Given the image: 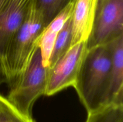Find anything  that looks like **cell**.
<instances>
[{
  "label": "cell",
  "instance_id": "6da1fadb",
  "mask_svg": "<svg viewBox=\"0 0 123 122\" xmlns=\"http://www.w3.org/2000/svg\"><path fill=\"white\" fill-rule=\"evenodd\" d=\"M111 65L107 44L88 49L74 87L88 113L107 105Z\"/></svg>",
  "mask_w": 123,
  "mask_h": 122
},
{
  "label": "cell",
  "instance_id": "7a4b0ae2",
  "mask_svg": "<svg viewBox=\"0 0 123 122\" xmlns=\"http://www.w3.org/2000/svg\"><path fill=\"white\" fill-rule=\"evenodd\" d=\"M44 28L43 18L36 9L34 1L24 23L11 41L2 63L5 80L10 87L28 65L38 47L37 41Z\"/></svg>",
  "mask_w": 123,
  "mask_h": 122
},
{
  "label": "cell",
  "instance_id": "3957f363",
  "mask_svg": "<svg viewBox=\"0 0 123 122\" xmlns=\"http://www.w3.org/2000/svg\"><path fill=\"white\" fill-rule=\"evenodd\" d=\"M48 69L43 66L40 51L36 49L25 70L10 87L6 98L24 116L32 118V110L37 99L45 95Z\"/></svg>",
  "mask_w": 123,
  "mask_h": 122
},
{
  "label": "cell",
  "instance_id": "277c9868",
  "mask_svg": "<svg viewBox=\"0 0 123 122\" xmlns=\"http://www.w3.org/2000/svg\"><path fill=\"white\" fill-rule=\"evenodd\" d=\"M88 49L87 41L77 43L49 68L45 96H51L68 87H74Z\"/></svg>",
  "mask_w": 123,
  "mask_h": 122
},
{
  "label": "cell",
  "instance_id": "5b68a950",
  "mask_svg": "<svg viewBox=\"0 0 123 122\" xmlns=\"http://www.w3.org/2000/svg\"><path fill=\"white\" fill-rule=\"evenodd\" d=\"M123 35V0H108L96 12L88 49L105 45Z\"/></svg>",
  "mask_w": 123,
  "mask_h": 122
},
{
  "label": "cell",
  "instance_id": "8992f818",
  "mask_svg": "<svg viewBox=\"0 0 123 122\" xmlns=\"http://www.w3.org/2000/svg\"><path fill=\"white\" fill-rule=\"evenodd\" d=\"M34 1L8 0L0 12V63L2 69L10 43L24 23Z\"/></svg>",
  "mask_w": 123,
  "mask_h": 122
},
{
  "label": "cell",
  "instance_id": "52a82bcc",
  "mask_svg": "<svg viewBox=\"0 0 123 122\" xmlns=\"http://www.w3.org/2000/svg\"><path fill=\"white\" fill-rule=\"evenodd\" d=\"M98 0H73L71 47L87 41L96 17Z\"/></svg>",
  "mask_w": 123,
  "mask_h": 122
},
{
  "label": "cell",
  "instance_id": "ba28073f",
  "mask_svg": "<svg viewBox=\"0 0 123 122\" xmlns=\"http://www.w3.org/2000/svg\"><path fill=\"white\" fill-rule=\"evenodd\" d=\"M106 44L111 55L107 105L123 104V35Z\"/></svg>",
  "mask_w": 123,
  "mask_h": 122
},
{
  "label": "cell",
  "instance_id": "9c48e42d",
  "mask_svg": "<svg viewBox=\"0 0 123 122\" xmlns=\"http://www.w3.org/2000/svg\"><path fill=\"white\" fill-rule=\"evenodd\" d=\"M73 7V0H72L43 29L38 37L37 45L40 51L44 67L48 68L56 37L65 23L72 16Z\"/></svg>",
  "mask_w": 123,
  "mask_h": 122
},
{
  "label": "cell",
  "instance_id": "30bf717a",
  "mask_svg": "<svg viewBox=\"0 0 123 122\" xmlns=\"http://www.w3.org/2000/svg\"><path fill=\"white\" fill-rule=\"evenodd\" d=\"M72 42V20L71 17L59 32L55 40L54 49L50 56L48 68L52 67L71 47Z\"/></svg>",
  "mask_w": 123,
  "mask_h": 122
},
{
  "label": "cell",
  "instance_id": "8fae6325",
  "mask_svg": "<svg viewBox=\"0 0 123 122\" xmlns=\"http://www.w3.org/2000/svg\"><path fill=\"white\" fill-rule=\"evenodd\" d=\"M85 122H123V104H110L88 112Z\"/></svg>",
  "mask_w": 123,
  "mask_h": 122
},
{
  "label": "cell",
  "instance_id": "7c38bea8",
  "mask_svg": "<svg viewBox=\"0 0 123 122\" xmlns=\"http://www.w3.org/2000/svg\"><path fill=\"white\" fill-rule=\"evenodd\" d=\"M71 1L72 0H34L35 7L43 18L44 27Z\"/></svg>",
  "mask_w": 123,
  "mask_h": 122
},
{
  "label": "cell",
  "instance_id": "4fadbf2b",
  "mask_svg": "<svg viewBox=\"0 0 123 122\" xmlns=\"http://www.w3.org/2000/svg\"><path fill=\"white\" fill-rule=\"evenodd\" d=\"M0 122H36L19 112L7 99L0 94Z\"/></svg>",
  "mask_w": 123,
  "mask_h": 122
},
{
  "label": "cell",
  "instance_id": "5bb4252c",
  "mask_svg": "<svg viewBox=\"0 0 123 122\" xmlns=\"http://www.w3.org/2000/svg\"><path fill=\"white\" fill-rule=\"evenodd\" d=\"M4 82H6V80H5L3 72H2V67H1V63H0V84Z\"/></svg>",
  "mask_w": 123,
  "mask_h": 122
},
{
  "label": "cell",
  "instance_id": "9a60e30c",
  "mask_svg": "<svg viewBox=\"0 0 123 122\" xmlns=\"http://www.w3.org/2000/svg\"><path fill=\"white\" fill-rule=\"evenodd\" d=\"M108 0H98V4H97V11ZM96 11V12H97Z\"/></svg>",
  "mask_w": 123,
  "mask_h": 122
},
{
  "label": "cell",
  "instance_id": "2e32d148",
  "mask_svg": "<svg viewBox=\"0 0 123 122\" xmlns=\"http://www.w3.org/2000/svg\"><path fill=\"white\" fill-rule=\"evenodd\" d=\"M7 1H8V0H0V12L2 10L4 6H5V4H6V2H7Z\"/></svg>",
  "mask_w": 123,
  "mask_h": 122
}]
</instances>
